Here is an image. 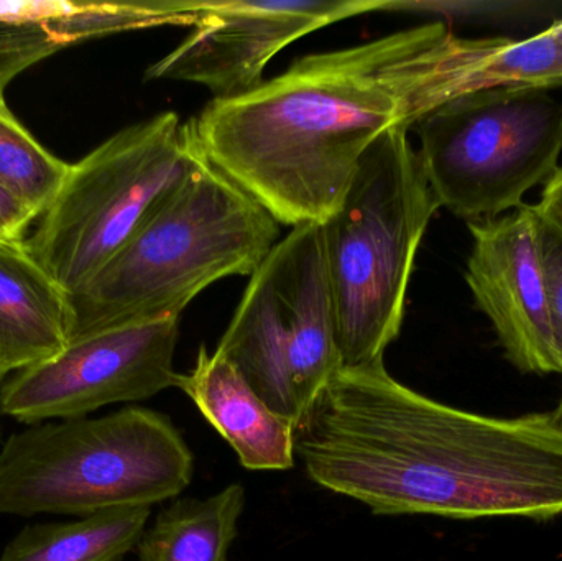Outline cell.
<instances>
[{"label":"cell","mask_w":562,"mask_h":561,"mask_svg":"<svg viewBox=\"0 0 562 561\" xmlns=\"http://www.w3.org/2000/svg\"><path fill=\"white\" fill-rule=\"evenodd\" d=\"M554 71L543 36L462 38L431 22L303 56L247 94L213 99L194 125L207 161L280 224H321L383 135L471 92L548 85Z\"/></svg>","instance_id":"cell-1"},{"label":"cell","mask_w":562,"mask_h":561,"mask_svg":"<svg viewBox=\"0 0 562 561\" xmlns=\"http://www.w3.org/2000/svg\"><path fill=\"white\" fill-rule=\"evenodd\" d=\"M317 486L375 516L562 514V434L548 414L491 417L396 381L385 362L336 372L296 428Z\"/></svg>","instance_id":"cell-2"},{"label":"cell","mask_w":562,"mask_h":561,"mask_svg":"<svg viewBox=\"0 0 562 561\" xmlns=\"http://www.w3.org/2000/svg\"><path fill=\"white\" fill-rule=\"evenodd\" d=\"M279 236V221L207 161L88 285L69 296V341L128 323L181 316L213 283L252 276Z\"/></svg>","instance_id":"cell-3"},{"label":"cell","mask_w":562,"mask_h":561,"mask_svg":"<svg viewBox=\"0 0 562 561\" xmlns=\"http://www.w3.org/2000/svg\"><path fill=\"white\" fill-rule=\"evenodd\" d=\"M441 207L408 131L360 158L342 201L319 224L340 368L385 362L400 336L416 254Z\"/></svg>","instance_id":"cell-4"},{"label":"cell","mask_w":562,"mask_h":561,"mask_svg":"<svg viewBox=\"0 0 562 561\" xmlns=\"http://www.w3.org/2000/svg\"><path fill=\"white\" fill-rule=\"evenodd\" d=\"M194 455L167 414L127 405L29 425L0 451V514L86 517L180 496Z\"/></svg>","instance_id":"cell-5"},{"label":"cell","mask_w":562,"mask_h":561,"mask_svg":"<svg viewBox=\"0 0 562 561\" xmlns=\"http://www.w3.org/2000/svg\"><path fill=\"white\" fill-rule=\"evenodd\" d=\"M206 164L194 119L168 111L122 128L69 165L26 247L69 296L76 295Z\"/></svg>","instance_id":"cell-6"},{"label":"cell","mask_w":562,"mask_h":561,"mask_svg":"<svg viewBox=\"0 0 562 561\" xmlns=\"http://www.w3.org/2000/svg\"><path fill=\"white\" fill-rule=\"evenodd\" d=\"M551 86L510 85L452 99L415 125L426 178L465 223L524 206L560 170L562 101Z\"/></svg>","instance_id":"cell-7"},{"label":"cell","mask_w":562,"mask_h":561,"mask_svg":"<svg viewBox=\"0 0 562 561\" xmlns=\"http://www.w3.org/2000/svg\"><path fill=\"white\" fill-rule=\"evenodd\" d=\"M216 351L300 425L340 369L319 224H301L250 276Z\"/></svg>","instance_id":"cell-8"},{"label":"cell","mask_w":562,"mask_h":561,"mask_svg":"<svg viewBox=\"0 0 562 561\" xmlns=\"http://www.w3.org/2000/svg\"><path fill=\"white\" fill-rule=\"evenodd\" d=\"M181 316L128 323L71 339L58 355L13 372L0 388V412L19 424L88 417L177 388Z\"/></svg>","instance_id":"cell-9"},{"label":"cell","mask_w":562,"mask_h":561,"mask_svg":"<svg viewBox=\"0 0 562 561\" xmlns=\"http://www.w3.org/2000/svg\"><path fill=\"white\" fill-rule=\"evenodd\" d=\"M393 7L395 0H207L190 35L154 63L145 79L193 82L214 99L239 98L259 88L269 63L301 36Z\"/></svg>","instance_id":"cell-10"},{"label":"cell","mask_w":562,"mask_h":561,"mask_svg":"<svg viewBox=\"0 0 562 561\" xmlns=\"http://www.w3.org/2000/svg\"><path fill=\"white\" fill-rule=\"evenodd\" d=\"M472 250L465 282L491 319L505 358L525 374H560L550 295L535 204L468 223Z\"/></svg>","instance_id":"cell-11"},{"label":"cell","mask_w":562,"mask_h":561,"mask_svg":"<svg viewBox=\"0 0 562 561\" xmlns=\"http://www.w3.org/2000/svg\"><path fill=\"white\" fill-rule=\"evenodd\" d=\"M177 389L188 395L249 471H288L296 460V428L270 408L244 375L220 352L198 349Z\"/></svg>","instance_id":"cell-12"},{"label":"cell","mask_w":562,"mask_h":561,"mask_svg":"<svg viewBox=\"0 0 562 561\" xmlns=\"http://www.w3.org/2000/svg\"><path fill=\"white\" fill-rule=\"evenodd\" d=\"M69 295L23 239L0 237V382L61 352L69 343Z\"/></svg>","instance_id":"cell-13"},{"label":"cell","mask_w":562,"mask_h":561,"mask_svg":"<svg viewBox=\"0 0 562 561\" xmlns=\"http://www.w3.org/2000/svg\"><path fill=\"white\" fill-rule=\"evenodd\" d=\"M246 503L239 483L206 500L173 501L138 540V561H229Z\"/></svg>","instance_id":"cell-14"},{"label":"cell","mask_w":562,"mask_h":561,"mask_svg":"<svg viewBox=\"0 0 562 561\" xmlns=\"http://www.w3.org/2000/svg\"><path fill=\"white\" fill-rule=\"evenodd\" d=\"M150 516L151 507H128L33 524L10 540L0 561H121L137 549Z\"/></svg>","instance_id":"cell-15"},{"label":"cell","mask_w":562,"mask_h":561,"mask_svg":"<svg viewBox=\"0 0 562 561\" xmlns=\"http://www.w3.org/2000/svg\"><path fill=\"white\" fill-rule=\"evenodd\" d=\"M68 171L69 165L36 142L0 98V187L40 217Z\"/></svg>","instance_id":"cell-16"},{"label":"cell","mask_w":562,"mask_h":561,"mask_svg":"<svg viewBox=\"0 0 562 561\" xmlns=\"http://www.w3.org/2000/svg\"><path fill=\"white\" fill-rule=\"evenodd\" d=\"M58 0H0V98L20 72L69 46Z\"/></svg>","instance_id":"cell-17"},{"label":"cell","mask_w":562,"mask_h":561,"mask_svg":"<svg viewBox=\"0 0 562 561\" xmlns=\"http://www.w3.org/2000/svg\"><path fill=\"white\" fill-rule=\"evenodd\" d=\"M541 217V216H540ZM544 276L553 316L554 338L562 368V234L541 220Z\"/></svg>","instance_id":"cell-18"},{"label":"cell","mask_w":562,"mask_h":561,"mask_svg":"<svg viewBox=\"0 0 562 561\" xmlns=\"http://www.w3.org/2000/svg\"><path fill=\"white\" fill-rule=\"evenodd\" d=\"M33 220H36L35 214L0 187V237L23 239V233Z\"/></svg>","instance_id":"cell-19"},{"label":"cell","mask_w":562,"mask_h":561,"mask_svg":"<svg viewBox=\"0 0 562 561\" xmlns=\"http://www.w3.org/2000/svg\"><path fill=\"white\" fill-rule=\"evenodd\" d=\"M544 223L562 234V167L541 191L540 203L535 204Z\"/></svg>","instance_id":"cell-20"},{"label":"cell","mask_w":562,"mask_h":561,"mask_svg":"<svg viewBox=\"0 0 562 561\" xmlns=\"http://www.w3.org/2000/svg\"><path fill=\"white\" fill-rule=\"evenodd\" d=\"M548 417H550V420L553 422L554 427H557L558 430H560L562 434V395L560 402H558L557 408H554L553 412H550Z\"/></svg>","instance_id":"cell-21"},{"label":"cell","mask_w":562,"mask_h":561,"mask_svg":"<svg viewBox=\"0 0 562 561\" xmlns=\"http://www.w3.org/2000/svg\"><path fill=\"white\" fill-rule=\"evenodd\" d=\"M548 32L562 43V19L554 22L553 25L548 26Z\"/></svg>","instance_id":"cell-22"},{"label":"cell","mask_w":562,"mask_h":561,"mask_svg":"<svg viewBox=\"0 0 562 561\" xmlns=\"http://www.w3.org/2000/svg\"><path fill=\"white\" fill-rule=\"evenodd\" d=\"M0 384H2V382H0Z\"/></svg>","instance_id":"cell-23"}]
</instances>
